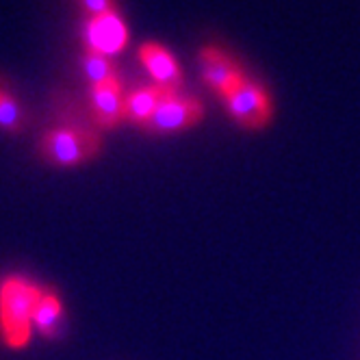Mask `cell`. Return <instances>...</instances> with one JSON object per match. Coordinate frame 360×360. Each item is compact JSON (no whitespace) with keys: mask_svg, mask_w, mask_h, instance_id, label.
<instances>
[{"mask_svg":"<svg viewBox=\"0 0 360 360\" xmlns=\"http://www.w3.org/2000/svg\"><path fill=\"white\" fill-rule=\"evenodd\" d=\"M44 291L20 276L0 285V330L9 347H24L31 341L33 315Z\"/></svg>","mask_w":360,"mask_h":360,"instance_id":"6da1fadb","label":"cell"},{"mask_svg":"<svg viewBox=\"0 0 360 360\" xmlns=\"http://www.w3.org/2000/svg\"><path fill=\"white\" fill-rule=\"evenodd\" d=\"M100 152V137L79 126H61L48 131L39 143V154L53 165L72 167L94 159Z\"/></svg>","mask_w":360,"mask_h":360,"instance_id":"7a4b0ae2","label":"cell"},{"mask_svg":"<svg viewBox=\"0 0 360 360\" xmlns=\"http://www.w3.org/2000/svg\"><path fill=\"white\" fill-rule=\"evenodd\" d=\"M221 100H224L228 113L233 115V120L239 126L250 128V131L267 126L271 120V113H274L271 98L265 91V87H261L259 83H254L250 79L239 83Z\"/></svg>","mask_w":360,"mask_h":360,"instance_id":"3957f363","label":"cell"},{"mask_svg":"<svg viewBox=\"0 0 360 360\" xmlns=\"http://www.w3.org/2000/svg\"><path fill=\"white\" fill-rule=\"evenodd\" d=\"M204 117V107L195 98H185L180 94H169L161 107L141 128L154 135H169L178 131H187V128L200 124Z\"/></svg>","mask_w":360,"mask_h":360,"instance_id":"277c9868","label":"cell"},{"mask_svg":"<svg viewBox=\"0 0 360 360\" xmlns=\"http://www.w3.org/2000/svg\"><path fill=\"white\" fill-rule=\"evenodd\" d=\"M126 41H128V29L115 9L109 13H102V15H91L87 20L85 44H87V50H91V53L113 59L117 53L124 50Z\"/></svg>","mask_w":360,"mask_h":360,"instance_id":"5b68a950","label":"cell"},{"mask_svg":"<svg viewBox=\"0 0 360 360\" xmlns=\"http://www.w3.org/2000/svg\"><path fill=\"white\" fill-rule=\"evenodd\" d=\"M200 72L202 79L217 96H228L239 83L245 81L241 65L226 55L219 48H204L200 53Z\"/></svg>","mask_w":360,"mask_h":360,"instance_id":"8992f818","label":"cell"},{"mask_svg":"<svg viewBox=\"0 0 360 360\" xmlns=\"http://www.w3.org/2000/svg\"><path fill=\"white\" fill-rule=\"evenodd\" d=\"M124 102L126 94L120 79L94 85L89 89L91 117L100 128H115L120 122H124Z\"/></svg>","mask_w":360,"mask_h":360,"instance_id":"52a82bcc","label":"cell"},{"mask_svg":"<svg viewBox=\"0 0 360 360\" xmlns=\"http://www.w3.org/2000/svg\"><path fill=\"white\" fill-rule=\"evenodd\" d=\"M139 61L152 76L154 85L178 94L180 85H183V70L167 48L159 44H143L139 48Z\"/></svg>","mask_w":360,"mask_h":360,"instance_id":"ba28073f","label":"cell"},{"mask_svg":"<svg viewBox=\"0 0 360 360\" xmlns=\"http://www.w3.org/2000/svg\"><path fill=\"white\" fill-rule=\"evenodd\" d=\"M176 91H167L159 85H148V87H137L133 91L126 94L124 102V122H131L137 126H143L157 109L161 107V102Z\"/></svg>","mask_w":360,"mask_h":360,"instance_id":"9c48e42d","label":"cell"},{"mask_svg":"<svg viewBox=\"0 0 360 360\" xmlns=\"http://www.w3.org/2000/svg\"><path fill=\"white\" fill-rule=\"evenodd\" d=\"M61 321H63V306H61L59 297L53 293H44L35 308L33 326L44 334V337L53 339L59 334Z\"/></svg>","mask_w":360,"mask_h":360,"instance_id":"30bf717a","label":"cell"},{"mask_svg":"<svg viewBox=\"0 0 360 360\" xmlns=\"http://www.w3.org/2000/svg\"><path fill=\"white\" fill-rule=\"evenodd\" d=\"M83 74L87 76L91 87L117 79L113 59L105 57V55H98V53H91V50H85V55H83Z\"/></svg>","mask_w":360,"mask_h":360,"instance_id":"8fae6325","label":"cell"},{"mask_svg":"<svg viewBox=\"0 0 360 360\" xmlns=\"http://www.w3.org/2000/svg\"><path fill=\"white\" fill-rule=\"evenodd\" d=\"M24 126H27V113L20 107V102L5 89H0V128L9 133H20Z\"/></svg>","mask_w":360,"mask_h":360,"instance_id":"7c38bea8","label":"cell"},{"mask_svg":"<svg viewBox=\"0 0 360 360\" xmlns=\"http://www.w3.org/2000/svg\"><path fill=\"white\" fill-rule=\"evenodd\" d=\"M81 5L85 7V11L89 15H102V13H109L113 11V0H81Z\"/></svg>","mask_w":360,"mask_h":360,"instance_id":"4fadbf2b","label":"cell"}]
</instances>
